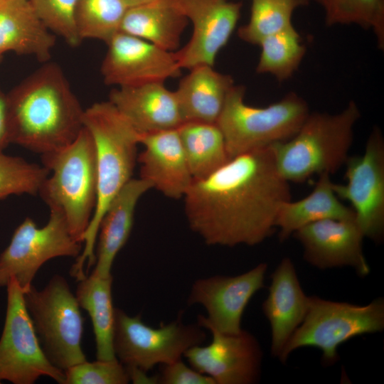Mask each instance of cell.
<instances>
[{"mask_svg": "<svg viewBox=\"0 0 384 384\" xmlns=\"http://www.w3.org/2000/svg\"><path fill=\"white\" fill-rule=\"evenodd\" d=\"M107 45L100 70L107 85L119 87L164 82L181 75L182 69L175 52L145 40L119 31Z\"/></svg>", "mask_w": 384, "mask_h": 384, "instance_id": "obj_15", "label": "cell"}, {"mask_svg": "<svg viewBox=\"0 0 384 384\" xmlns=\"http://www.w3.org/2000/svg\"><path fill=\"white\" fill-rule=\"evenodd\" d=\"M49 170L18 156L0 153V199L9 195L38 193Z\"/></svg>", "mask_w": 384, "mask_h": 384, "instance_id": "obj_32", "label": "cell"}, {"mask_svg": "<svg viewBox=\"0 0 384 384\" xmlns=\"http://www.w3.org/2000/svg\"><path fill=\"white\" fill-rule=\"evenodd\" d=\"M11 143L6 95L0 90V153Z\"/></svg>", "mask_w": 384, "mask_h": 384, "instance_id": "obj_36", "label": "cell"}, {"mask_svg": "<svg viewBox=\"0 0 384 384\" xmlns=\"http://www.w3.org/2000/svg\"><path fill=\"white\" fill-rule=\"evenodd\" d=\"M323 10L328 27L356 25L370 30L384 50V0H314Z\"/></svg>", "mask_w": 384, "mask_h": 384, "instance_id": "obj_30", "label": "cell"}, {"mask_svg": "<svg viewBox=\"0 0 384 384\" xmlns=\"http://www.w3.org/2000/svg\"><path fill=\"white\" fill-rule=\"evenodd\" d=\"M309 297L301 287L292 260L284 257L271 275L269 293L262 305L271 328V353L279 357L303 321Z\"/></svg>", "mask_w": 384, "mask_h": 384, "instance_id": "obj_20", "label": "cell"}, {"mask_svg": "<svg viewBox=\"0 0 384 384\" xmlns=\"http://www.w3.org/2000/svg\"><path fill=\"white\" fill-rule=\"evenodd\" d=\"M289 183L271 146L235 156L193 181L183 198L188 226L208 245H258L272 234L281 205L291 200Z\"/></svg>", "mask_w": 384, "mask_h": 384, "instance_id": "obj_1", "label": "cell"}, {"mask_svg": "<svg viewBox=\"0 0 384 384\" xmlns=\"http://www.w3.org/2000/svg\"><path fill=\"white\" fill-rule=\"evenodd\" d=\"M129 381L133 383H158V375L152 377L147 375L145 372L136 367L125 366Z\"/></svg>", "mask_w": 384, "mask_h": 384, "instance_id": "obj_37", "label": "cell"}, {"mask_svg": "<svg viewBox=\"0 0 384 384\" xmlns=\"http://www.w3.org/2000/svg\"><path fill=\"white\" fill-rule=\"evenodd\" d=\"M189 70L174 91L183 122L217 123L235 85L232 76L208 65Z\"/></svg>", "mask_w": 384, "mask_h": 384, "instance_id": "obj_23", "label": "cell"}, {"mask_svg": "<svg viewBox=\"0 0 384 384\" xmlns=\"http://www.w3.org/2000/svg\"><path fill=\"white\" fill-rule=\"evenodd\" d=\"M208 346H195L183 354L190 366L210 376L215 384H255L260 381L263 353L256 337L247 331L225 334L207 328Z\"/></svg>", "mask_w": 384, "mask_h": 384, "instance_id": "obj_14", "label": "cell"}, {"mask_svg": "<svg viewBox=\"0 0 384 384\" xmlns=\"http://www.w3.org/2000/svg\"><path fill=\"white\" fill-rule=\"evenodd\" d=\"M331 174L324 173L312 191L297 201L283 203L278 211L276 228L279 240L284 242L299 228L311 223L328 218L351 220L355 213L351 208L341 203L333 189Z\"/></svg>", "mask_w": 384, "mask_h": 384, "instance_id": "obj_25", "label": "cell"}, {"mask_svg": "<svg viewBox=\"0 0 384 384\" xmlns=\"http://www.w3.org/2000/svg\"><path fill=\"white\" fill-rule=\"evenodd\" d=\"M267 265L261 262L241 274L214 275L196 279L192 284L188 305L203 306L207 316L198 315L197 324L225 334L241 332L244 311L254 294L264 287Z\"/></svg>", "mask_w": 384, "mask_h": 384, "instance_id": "obj_13", "label": "cell"}, {"mask_svg": "<svg viewBox=\"0 0 384 384\" xmlns=\"http://www.w3.org/2000/svg\"><path fill=\"white\" fill-rule=\"evenodd\" d=\"M361 117L353 100L336 114L309 112L293 137L271 146L281 176L289 183H302L314 174L336 172L349 156Z\"/></svg>", "mask_w": 384, "mask_h": 384, "instance_id": "obj_4", "label": "cell"}, {"mask_svg": "<svg viewBox=\"0 0 384 384\" xmlns=\"http://www.w3.org/2000/svg\"><path fill=\"white\" fill-rule=\"evenodd\" d=\"M158 383L161 384H215L208 375L186 366L181 359L162 365L158 375Z\"/></svg>", "mask_w": 384, "mask_h": 384, "instance_id": "obj_35", "label": "cell"}, {"mask_svg": "<svg viewBox=\"0 0 384 384\" xmlns=\"http://www.w3.org/2000/svg\"><path fill=\"white\" fill-rule=\"evenodd\" d=\"M55 37L40 19L30 0H0V55L12 51L49 60Z\"/></svg>", "mask_w": 384, "mask_h": 384, "instance_id": "obj_22", "label": "cell"}, {"mask_svg": "<svg viewBox=\"0 0 384 384\" xmlns=\"http://www.w3.org/2000/svg\"><path fill=\"white\" fill-rule=\"evenodd\" d=\"M23 297L49 361L64 371L86 361L81 345L84 319L68 281L55 274L43 289L38 290L32 285Z\"/></svg>", "mask_w": 384, "mask_h": 384, "instance_id": "obj_8", "label": "cell"}, {"mask_svg": "<svg viewBox=\"0 0 384 384\" xmlns=\"http://www.w3.org/2000/svg\"><path fill=\"white\" fill-rule=\"evenodd\" d=\"M83 124L95 144L97 201L83 236L82 252L70 270V275L77 279L85 274V262L87 272L95 264V245L101 220L112 200L132 178L141 137L109 100L95 102L85 110Z\"/></svg>", "mask_w": 384, "mask_h": 384, "instance_id": "obj_3", "label": "cell"}, {"mask_svg": "<svg viewBox=\"0 0 384 384\" xmlns=\"http://www.w3.org/2000/svg\"><path fill=\"white\" fill-rule=\"evenodd\" d=\"M346 184L333 183L336 195L351 205L364 237L381 242L384 235V139L375 126L363 155L348 156Z\"/></svg>", "mask_w": 384, "mask_h": 384, "instance_id": "obj_12", "label": "cell"}, {"mask_svg": "<svg viewBox=\"0 0 384 384\" xmlns=\"http://www.w3.org/2000/svg\"><path fill=\"white\" fill-rule=\"evenodd\" d=\"M293 235L302 245L304 259L311 266L319 270L350 267L361 277L369 274L363 250L365 237L355 219L318 220Z\"/></svg>", "mask_w": 384, "mask_h": 384, "instance_id": "obj_17", "label": "cell"}, {"mask_svg": "<svg viewBox=\"0 0 384 384\" xmlns=\"http://www.w3.org/2000/svg\"><path fill=\"white\" fill-rule=\"evenodd\" d=\"M245 95L244 86L234 85L217 121L230 159L290 139L310 112L294 92L263 107L247 105Z\"/></svg>", "mask_w": 384, "mask_h": 384, "instance_id": "obj_6", "label": "cell"}, {"mask_svg": "<svg viewBox=\"0 0 384 384\" xmlns=\"http://www.w3.org/2000/svg\"><path fill=\"white\" fill-rule=\"evenodd\" d=\"M128 8L124 0H77L75 18L80 39L108 43L119 31Z\"/></svg>", "mask_w": 384, "mask_h": 384, "instance_id": "obj_31", "label": "cell"}, {"mask_svg": "<svg viewBox=\"0 0 384 384\" xmlns=\"http://www.w3.org/2000/svg\"><path fill=\"white\" fill-rule=\"evenodd\" d=\"M188 22L177 0H151L129 7L119 31L174 52Z\"/></svg>", "mask_w": 384, "mask_h": 384, "instance_id": "obj_24", "label": "cell"}, {"mask_svg": "<svg viewBox=\"0 0 384 384\" xmlns=\"http://www.w3.org/2000/svg\"><path fill=\"white\" fill-rule=\"evenodd\" d=\"M64 384H127L129 382L125 366L117 358L86 361L65 370Z\"/></svg>", "mask_w": 384, "mask_h": 384, "instance_id": "obj_34", "label": "cell"}, {"mask_svg": "<svg viewBox=\"0 0 384 384\" xmlns=\"http://www.w3.org/2000/svg\"><path fill=\"white\" fill-rule=\"evenodd\" d=\"M128 7L138 6L146 2H149L151 0H124Z\"/></svg>", "mask_w": 384, "mask_h": 384, "instance_id": "obj_38", "label": "cell"}, {"mask_svg": "<svg viewBox=\"0 0 384 384\" xmlns=\"http://www.w3.org/2000/svg\"><path fill=\"white\" fill-rule=\"evenodd\" d=\"M109 101L141 134L178 129L184 122L175 92L164 82L119 87Z\"/></svg>", "mask_w": 384, "mask_h": 384, "instance_id": "obj_19", "label": "cell"}, {"mask_svg": "<svg viewBox=\"0 0 384 384\" xmlns=\"http://www.w3.org/2000/svg\"><path fill=\"white\" fill-rule=\"evenodd\" d=\"M151 188L149 181L132 178L112 200L99 226L95 267L91 274L100 277L112 275L114 258L131 233L137 203Z\"/></svg>", "mask_w": 384, "mask_h": 384, "instance_id": "obj_21", "label": "cell"}, {"mask_svg": "<svg viewBox=\"0 0 384 384\" xmlns=\"http://www.w3.org/2000/svg\"><path fill=\"white\" fill-rule=\"evenodd\" d=\"M193 33L188 43L175 52L181 69L214 66L220 50L228 43L241 14V1L230 0H177Z\"/></svg>", "mask_w": 384, "mask_h": 384, "instance_id": "obj_16", "label": "cell"}, {"mask_svg": "<svg viewBox=\"0 0 384 384\" xmlns=\"http://www.w3.org/2000/svg\"><path fill=\"white\" fill-rule=\"evenodd\" d=\"M384 329V299L366 305L334 302L312 296L306 314L284 346L279 360L285 363L289 355L303 347H314L322 353L327 366L338 360V348L350 338Z\"/></svg>", "mask_w": 384, "mask_h": 384, "instance_id": "obj_7", "label": "cell"}, {"mask_svg": "<svg viewBox=\"0 0 384 384\" xmlns=\"http://www.w3.org/2000/svg\"><path fill=\"white\" fill-rule=\"evenodd\" d=\"M309 0H252L249 21L239 27L238 35L243 41L257 45L264 38L294 26L292 16Z\"/></svg>", "mask_w": 384, "mask_h": 384, "instance_id": "obj_29", "label": "cell"}, {"mask_svg": "<svg viewBox=\"0 0 384 384\" xmlns=\"http://www.w3.org/2000/svg\"><path fill=\"white\" fill-rule=\"evenodd\" d=\"M6 287L7 302L0 338V381L33 384L47 376L64 384L65 373L47 358L27 311L24 292L14 278Z\"/></svg>", "mask_w": 384, "mask_h": 384, "instance_id": "obj_11", "label": "cell"}, {"mask_svg": "<svg viewBox=\"0 0 384 384\" xmlns=\"http://www.w3.org/2000/svg\"><path fill=\"white\" fill-rule=\"evenodd\" d=\"M139 144L144 146L137 156L139 178L169 198H183L194 180L178 129L141 134Z\"/></svg>", "mask_w": 384, "mask_h": 384, "instance_id": "obj_18", "label": "cell"}, {"mask_svg": "<svg viewBox=\"0 0 384 384\" xmlns=\"http://www.w3.org/2000/svg\"><path fill=\"white\" fill-rule=\"evenodd\" d=\"M178 132L193 180L208 176L230 159L217 123L185 122Z\"/></svg>", "mask_w": 384, "mask_h": 384, "instance_id": "obj_27", "label": "cell"}, {"mask_svg": "<svg viewBox=\"0 0 384 384\" xmlns=\"http://www.w3.org/2000/svg\"><path fill=\"white\" fill-rule=\"evenodd\" d=\"M50 211L44 226L39 228L33 220L26 218L15 230L10 243L0 255V287H6L14 278L26 292L45 262L55 257L80 255L82 243L70 234L60 213Z\"/></svg>", "mask_w": 384, "mask_h": 384, "instance_id": "obj_10", "label": "cell"}, {"mask_svg": "<svg viewBox=\"0 0 384 384\" xmlns=\"http://www.w3.org/2000/svg\"><path fill=\"white\" fill-rule=\"evenodd\" d=\"M112 276L100 277L90 274L78 281L75 297L80 308L89 314L93 327L98 360L117 358L114 351V310Z\"/></svg>", "mask_w": 384, "mask_h": 384, "instance_id": "obj_26", "label": "cell"}, {"mask_svg": "<svg viewBox=\"0 0 384 384\" xmlns=\"http://www.w3.org/2000/svg\"><path fill=\"white\" fill-rule=\"evenodd\" d=\"M1 55H0V60H1Z\"/></svg>", "mask_w": 384, "mask_h": 384, "instance_id": "obj_39", "label": "cell"}, {"mask_svg": "<svg viewBox=\"0 0 384 384\" xmlns=\"http://www.w3.org/2000/svg\"><path fill=\"white\" fill-rule=\"evenodd\" d=\"M256 73L270 74L282 82L292 78L306 55V47L294 26L264 38Z\"/></svg>", "mask_w": 384, "mask_h": 384, "instance_id": "obj_28", "label": "cell"}, {"mask_svg": "<svg viewBox=\"0 0 384 384\" xmlns=\"http://www.w3.org/2000/svg\"><path fill=\"white\" fill-rule=\"evenodd\" d=\"M11 143L41 155L71 144L83 110L59 65L46 63L8 95Z\"/></svg>", "mask_w": 384, "mask_h": 384, "instance_id": "obj_2", "label": "cell"}, {"mask_svg": "<svg viewBox=\"0 0 384 384\" xmlns=\"http://www.w3.org/2000/svg\"><path fill=\"white\" fill-rule=\"evenodd\" d=\"M203 328L185 324L182 312L178 318L159 328L144 324L140 314L131 316L115 308L113 347L116 358L124 366L149 372L156 365L181 359L190 348L206 338Z\"/></svg>", "mask_w": 384, "mask_h": 384, "instance_id": "obj_9", "label": "cell"}, {"mask_svg": "<svg viewBox=\"0 0 384 384\" xmlns=\"http://www.w3.org/2000/svg\"><path fill=\"white\" fill-rule=\"evenodd\" d=\"M36 13L53 33L73 47L82 41L75 24L77 0H30Z\"/></svg>", "mask_w": 384, "mask_h": 384, "instance_id": "obj_33", "label": "cell"}, {"mask_svg": "<svg viewBox=\"0 0 384 384\" xmlns=\"http://www.w3.org/2000/svg\"><path fill=\"white\" fill-rule=\"evenodd\" d=\"M41 159L51 174L38 193L50 210L62 214L70 234L82 243L97 201L95 148L90 132L84 127L71 144Z\"/></svg>", "mask_w": 384, "mask_h": 384, "instance_id": "obj_5", "label": "cell"}]
</instances>
